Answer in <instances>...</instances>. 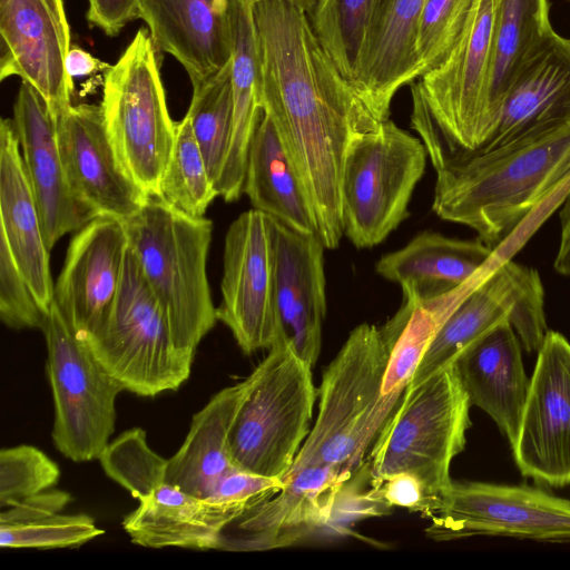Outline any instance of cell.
<instances>
[{
	"mask_svg": "<svg viewBox=\"0 0 570 570\" xmlns=\"http://www.w3.org/2000/svg\"><path fill=\"white\" fill-rule=\"evenodd\" d=\"M261 102L312 209L316 235L334 249L344 235L345 153L377 121L320 42L308 13L287 0H254Z\"/></svg>",
	"mask_w": 570,
	"mask_h": 570,
	"instance_id": "1",
	"label": "cell"
},
{
	"mask_svg": "<svg viewBox=\"0 0 570 570\" xmlns=\"http://www.w3.org/2000/svg\"><path fill=\"white\" fill-rule=\"evenodd\" d=\"M570 185V127L533 142L476 151L436 170L433 212L494 249L534 209Z\"/></svg>",
	"mask_w": 570,
	"mask_h": 570,
	"instance_id": "2",
	"label": "cell"
},
{
	"mask_svg": "<svg viewBox=\"0 0 570 570\" xmlns=\"http://www.w3.org/2000/svg\"><path fill=\"white\" fill-rule=\"evenodd\" d=\"M129 248L166 315L176 346L194 358L217 320L207 278L213 223L188 216L158 196L124 219Z\"/></svg>",
	"mask_w": 570,
	"mask_h": 570,
	"instance_id": "3",
	"label": "cell"
},
{
	"mask_svg": "<svg viewBox=\"0 0 570 570\" xmlns=\"http://www.w3.org/2000/svg\"><path fill=\"white\" fill-rule=\"evenodd\" d=\"M470 406L453 363L407 386L374 440L373 487L409 473L421 482L430 504L452 482L450 465L464 450Z\"/></svg>",
	"mask_w": 570,
	"mask_h": 570,
	"instance_id": "4",
	"label": "cell"
},
{
	"mask_svg": "<svg viewBox=\"0 0 570 570\" xmlns=\"http://www.w3.org/2000/svg\"><path fill=\"white\" fill-rule=\"evenodd\" d=\"M391 347L383 326L364 323L350 333L323 372L316 422L288 472L315 464L352 476L370 445Z\"/></svg>",
	"mask_w": 570,
	"mask_h": 570,
	"instance_id": "5",
	"label": "cell"
},
{
	"mask_svg": "<svg viewBox=\"0 0 570 570\" xmlns=\"http://www.w3.org/2000/svg\"><path fill=\"white\" fill-rule=\"evenodd\" d=\"M249 377L230 433L232 460L238 469L283 480L312 429V367L279 342Z\"/></svg>",
	"mask_w": 570,
	"mask_h": 570,
	"instance_id": "6",
	"label": "cell"
},
{
	"mask_svg": "<svg viewBox=\"0 0 570 570\" xmlns=\"http://www.w3.org/2000/svg\"><path fill=\"white\" fill-rule=\"evenodd\" d=\"M99 106L122 167L147 196H158L176 121L168 111L157 50L146 29L137 31L104 72Z\"/></svg>",
	"mask_w": 570,
	"mask_h": 570,
	"instance_id": "7",
	"label": "cell"
},
{
	"mask_svg": "<svg viewBox=\"0 0 570 570\" xmlns=\"http://www.w3.org/2000/svg\"><path fill=\"white\" fill-rule=\"evenodd\" d=\"M426 156L422 140L390 118L351 140L341 177V208L344 235L355 247L380 244L409 216Z\"/></svg>",
	"mask_w": 570,
	"mask_h": 570,
	"instance_id": "8",
	"label": "cell"
},
{
	"mask_svg": "<svg viewBox=\"0 0 570 570\" xmlns=\"http://www.w3.org/2000/svg\"><path fill=\"white\" fill-rule=\"evenodd\" d=\"M83 340L102 367L136 395L177 391L190 375L194 358L176 346L164 309L130 248L107 318Z\"/></svg>",
	"mask_w": 570,
	"mask_h": 570,
	"instance_id": "9",
	"label": "cell"
},
{
	"mask_svg": "<svg viewBox=\"0 0 570 570\" xmlns=\"http://www.w3.org/2000/svg\"><path fill=\"white\" fill-rule=\"evenodd\" d=\"M52 392V441L67 459H98L116 424V399L122 386L102 367L87 342L77 336L52 304L41 328Z\"/></svg>",
	"mask_w": 570,
	"mask_h": 570,
	"instance_id": "10",
	"label": "cell"
},
{
	"mask_svg": "<svg viewBox=\"0 0 570 570\" xmlns=\"http://www.w3.org/2000/svg\"><path fill=\"white\" fill-rule=\"evenodd\" d=\"M424 515L435 541L490 535L570 543V500L524 484L452 481Z\"/></svg>",
	"mask_w": 570,
	"mask_h": 570,
	"instance_id": "11",
	"label": "cell"
},
{
	"mask_svg": "<svg viewBox=\"0 0 570 570\" xmlns=\"http://www.w3.org/2000/svg\"><path fill=\"white\" fill-rule=\"evenodd\" d=\"M504 321L510 322L528 352L539 351L548 332L543 284L537 269L512 261L499 266L445 320L410 385L451 365L464 350Z\"/></svg>",
	"mask_w": 570,
	"mask_h": 570,
	"instance_id": "12",
	"label": "cell"
},
{
	"mask_svg": "<svg viewBox=\"0 0 570 570\" xmlns=\"http://www.w3.org/2000/svg\"><path fill=\"white\" fill-rule=\"evenodd\" d=\"M217 320L250 355L279 342L267 215L249 209L229 226L224 244Z\"/></svg>",
	"mask_w": 570,
	"mask_h": 570,
	"instance_id": "13",
	"label": "cell"
},
{
	"mask_svg": "<svg viewBox=\"0 0 570 570\" xmlns=\"http://www.w3.org/2000/svg\"><path fill=\"white\" fill-rule=\"evenodd\" d=\"M521 474L538 484H570V343L548 331L538 351L518 439Z\"/></svg>",
	"mask_w": 570,
	"mask_h": 570,
	"instance_id": "14",
	"label": "cell"
},
{
	"mask_svg": "<svg viewBox=\"0 0 570 570\" xmlns=\"http://www.w3.org/2000/svg\"><path fill=\"white\" fill-rule=\"evenodd\" d=\"M351 476L330 465H306L288 472L285 487L224 529L217 550L267 551L306 540L334 517L337 499Z\"/></svg>",
	"mask_w": 570,
	"mask_h": 570,
	"instance_id": "15",
	"label": "cell"
},
{
	"mask_svg": "<svg viewBox=\"0 0 570 570\" xmlns=\"http://www.w3.org/2000/svg\"><path fill=\"white\" fill-rule=\"evenodd\" d=\"M70 48L63 0H0V80L21 78L55 118L72 105L73 79L66 70Z\"/></svg>",
	"mask_w": 570,
	"mask_h": 570,
	"instance_id": "16",
	"label": "cell"
},
{
	"mask_svg": "<svg viewBox=\"0 0 570 570\" xmlns=\"http://www.w3.org/2000/svg\"><path fill=\"white\" fill-rule=\"evenodd\" d=\"M128 248L124 222L105 215L70 239L53 285V304L77 336L92 335L107 318L121 285Z\"/></svg>",
	"mask_w": 570,
	"mask_h": 570,
	"instance_id": "17",
	"label": "cell"
},
{
	"mask_svg": "<svg viewBox=\"0 0 570 570\" xmlns=\"http://www.w3.org/2000/svg\"><path fill=\"white\" fill-rule=\"evenodd\" d=\"M267 222L279 342L313 367L326 313L325 246L316 234L301 233L271 216Z\"/></svg>",
	"mask_w": 570,
	"mask_h": 570,
	"instance_id": "18",
	"label": "cell"
},
{
	"mask_svg": "<svg viewBox=\"0 0 570 570\" xmlns=\"http://www.w3.org/2000/svg\"><path fill=\"white\" fill-rule=\"evenodd\" d=\"M57 139L75 194L99 216L121 220L148 196L122 167L106 131L100 106L71 105L57 118Z\"/></svg>",
	"mask_w": 570,
	"mask_h": 570,
	"instance_id": "19",
	"label": "cell"
},
{
	"mask_svg": "<svg viewBox=\"0 0 570 570\" xmlns=\"http://www.w3.org/2000/svg\"><path fill=\"white\" fill-rule=\"evenodd\" d=\"M49 250L66 234L99 216L75 194L57 139L56 118L36 89L21 81L11 118Z\"/></svg>",
	"mask_w": 570,
	"mask_h": 570,
	"instance_id": "20",
	"label": "cell"
},
{
	"mask_svg": "<svg viewBox=\"0 0 570 570\" xmlns=\"http://www.w3.org/2000/svg\"><path fill=\"white\" fill-rule=\"evenodd\" d=\"M569 127L570 38L556 32L513 83L494 132L478 151L533 142Z\"/></svg>",
	"mask_w": 570,
	"mask_h": 570,
	"instance_id": "21",
	"label": "cell"
},
{
	"mask_svg": "<svg viewBox=\"0 0 570 570\" xmlns=\"http://www.w3.org/2000/svg\"><path fill=\"white\" fill-rule=\"evenodd\" d=\"M157 51L171 55L197 87L232 59L229 0H139Z\"/></svg>",
	"mask_w": 570,
	"mask_h": 570,
	"instance_id": "22",
	"label": "cell"
},
{
	"mask_svg": "<svg viewBox=\"0 0 570 570\" xmlns=\"http://www.w3.org/2000/svg\"><path fill=\"white\" fill-rule=\"evenodd\" d=\"M0 242L9 249L41 308L53 304V282L39 209L12 119L0 122Z\"/></svg>",
	"mask_w": 570,
	"mask_h": 570,
	"instance_id": "23",
	"label": "cell"
},
{
	"mask_svg": "<svg viewBox=\"0 0 570 570\" xmlns=\"http://www.w3.org/2000/svg\"><path fill=\"white\" fill-rule=\"evenodd\" d=\"M453 365L470 404L488 413L513 448L530 380L523 368L520 340L510 322L498 324L476 340Z\"/></svg>",
	"mask_w": 570,
	"mask_h": 570,
	"instance_id": "24",
	"label": "cell"
},
{
	"mask_svg": "<svg viewBox=\"0 0 570 570\" xmlns=\"http://www.w3.org/2000/svg\"><path fill=\"white\" fill-rule=\"evenodd\" d=\"M246 510L196 497L165 482L124 518L122 528L132 543L146 548L217 550L226 525Z\"/></svg>",
	"mask_w": 570,
	"mask_h": 570,
	"instance_id": "25",
	"label": "cell"
},
{
	"mask_svg": "<svg viewBox=\"0 0 570 570\" xmlns=\"http://www.w3.org/2000/svg\"><path fill=\"white\" fill-rule=\"evenodd\" d=\"M425 0H387L362 52L353 87L377 121L396 91L422 76L415 37Z\"/></svg>",
	"mask_w": 570,
	"mask_h": 570,
	"instance_id": "26",
	"label": "cell"
},
{
	"mask_svg": "<svg viewBox=\"0 0 570 570\" xmlns=\"http://www.w3.org/2000/svg\"><path fill=\"white\" fill-rule=\"evenodd\" d=\"M492 272L482 266L470 279L441 296L416 302L404 298L397 313L383 326L392 338L383 380L367 441L374 442L382 425L410 385L435 334L456 306Z\"/></svg>",
	"mask_w": 570,
	"mask_h": 570,
	"instance_id": "27",
	"label": "cell"
},
{
	"mask_svg": "<svg viewBox=\"0 0 570 570\" xmlns=\"http://www.w3.org/2000/svg\"><path fill=\"white\" fill-rule=\"evenodd\" d=\"M492 250L478 238L458 239L426 230L404 247L382 256L375 272L397 283L403 298L422 302L465 283L484 265Z\"/></svg>",
	"mask_w": 570,
	"mask_h": 570,
	"instance_id": "28",
	"label": "cell"
},
{
	"mask_svg": "<svg viewBox=\"0 0 570 570\" xmlns=\"http://www.w3.org/2000/svg\"><path fill=\"white\" fill-rule=\"evenodd\" d=\"M249 385L248 375L217 392L193 416L183 444L168 460L167 483L207 498L217 480L236 468L230 455V433Z\"/></svg>",
	"mask_w": 570,
	"mask_h": 570,
	"instance_id": "29",
	"label": "cell"
},
{
	"mask_svg": "<svg viewBox=\"0 0 570 570\" xmlns=\"http://www.w3.org/2000/svg\"><path fill=\"white\" fill-rule=\"evenodd\" d=\"M254 0H229L232 22L233 135L218 196L235 202L244 193L247 155L263 111L253 18Z\"/></svg>",
	"mask_w": 570,
	"mask_h": 570,
	"instance_id": "30",
	"label": "cell"
},
{
	"mask_svg": "<svg viewBox=\"0 0 570 570\" xmlns=\"http://www.w3.org/2000/svg\"><path fill=\"white\" fill-rule=\"evenodd\" d=\"M244 193L254 209L305 234H316L314 216L276 128L263 110L247 155Z\"/></svg>",
	"mask_w": 570,
	"mask_h": 570,
	"instance_id": "31",
	"label": "cell"
},
{
	"mask_svg": "<svg viewBox=\"0 0 570 570\" xmlns=\"http://www.w3.org/2000/svg\"><path fill=\"white\" fill-rule=\"evenodd\" d=\"M554 33L549 0H495L490 65V108L495 128L513 83Z\"/></svg>",
	"mask_w": 570,
	"mask_h": 570,
	"instance_id": "32",
	"label": "cell"
},
{
	"mask_svg": "<svg viewBox=\"0 0 570 570\" xmlns=\"http://www.w3.org/2000/svg\"><path fill=\"white\" fill-rule=\"evenodd\" d=\"M387 0H317L311 21L342 75L355 80L362 52Z\"/></svg>",
	"mask_w": 570,
	"mask_h": 570,
	"instance_id": "33",
	"label": "cell"
},
{
	"mask_svg": "<svg viewBox=\"0 0 570 570\" xmlns=\"http://www.w3.org/2000/svg\"><path fill=\"white\" fill-rule=\"evenodd\" d=\"M186 116L216 188L233 135L232 59L215 76L193 87Z\"/></svg>",
	"mask_w": 570,
	"mask_h": 570,
	"instance_id": "34",
	"label": "cell"
},
{
	"mask_svg": "<svg viewBox=\"0 0 570 570\" xmlns=\"http://www.w3.org/2000/svg\"><path fill=\"white\" fill-rule=\"evenodd\" d=\"M217 196L190 121L185 116L175 126L174 146L158 197L188 216L204 217Z\"/></svg>",
	"mask_w": 570,
	"mask_h": 570,
	"instance_id": "35",
	"label": "cell"
},
{
	"mask_svg": "<svg viewBox=\"0 0 570 570\" xmlns=\"http://www.w3.org/2000/svg\"><path fill=\"white\" fill-rule=\"evenodd\" d=\"M98 460L106 475L138 501L166 482L168 460L151 450L141 428L120 433L108 443Z\"/></svg>",
	"mask_w": 570,
	"mask_h": 570,
	"instance_id": "36",
	"label": "cell"
},
{
	"mask_svg": "<svg viewBox=\"0 0 570 570\" xmlns=\"http://www.w3.org/2000/svg\"><path fill=\"white\" fill-rule=\"evenodd\" d=\"M86 513H57L24 524H0V546L7 549L77 548L104 534Z\"/></svg>",
	"mask_w": 570,
	"mask_h": 570,
	"instance_id": "37",
	"label": "cell"
},
{
	"mask_svg": "<svg viewBox=\"0 0 570 570\" xmlns=\"http://www.w3.org/2000/svg\"><path fill=\"white\" fill-rule=\"evenodd\" d=\"M474 0H425L415 50L422 76L441 63L455 45Z\"/></svg>",
	"mask_w": 570,
	"mask_h": 570,
	"instance_id": "38",
	"label": "cell"
},
{
	"mask_svg": "<svg viewBox=\"0 0 570 570\" xmlns=\"http://www.w3.org/2000/svg\"><path fill=\"white\" fill-rule=\"evenodd\" d=\"M60 478V469L45 452L21 444L0 451V508L51 489Z\"/></svg>",
	"mask_w": 570,
	"mask_h": 570,
	"instance_id": "39",
	"label": "cell"
},
{
	"mask_svg": "<svg viewBox=\"0 0 570 570\" xmlns=\"http://www.w3.org/2000/svg\"><path fill=\"white\" fill-rule=\"evenodd\" d=\"M46 313L17 267L9 249L0 242V318L16 331L42 328Z\"/></svg>",
	"mask_w": 570,
	"mask_h": 570,
	"instance_id": "40",
	"label": "cell"
},
{
	"mask_svg": "<svg viewBox=\"0 0 570 570\" xmlns=\"http://www.w3.org/2000/svg\"><path fill=\"white\" fill-rule=\"evenodd\" d=\"M284 487L285 482L281 479L267 478L234 468L217 480L205 499L249 509L272 498Z\"/></svg>",
	"mask_w": 570,
	"mask_h": 570,
	"instance_id": "41",
	"label": "cell"
},
{
	"mask_svg": "<svg viewBox=\"0 0 570 570\" xmlns=\"http://www.w3.org/2000/svg\"><path fill=\"white\" fill-rule=\"evenodd\" d=\"M72 501L70 493L62 490H46L1 509L0 524H24L60 513Z\"/></svg>",
	"mask_w": 570,
	"mask_h": 570,
	"instance_id": "42",
	"label": "cell"
},
{
	"mask_svg": "<svg viewBox=\"0 0 570 570\" xmlns=\"http://www.w3.org/2000/svg\"><path fill=\"white\" fill-rule=\"evenodd\" d=\"M372 494L387 507L405 508L424 513L429 505L421 482L412 474L399 473L374 488Z\"/></svg>",
	"mask_w": 570,
	"mask_h": 570,
	"instance_id": "43",
	"label": "cell"
},
{
	"mask_svg": "<svg viewBox=\"0 0 570 570\" xmlns=\"http://www.w3.org/2000/svg\"><path fill=\"white\" fill-rule=\"evenodd\" d=\"M86 18L107 36H117L130 21L140 18L139 0H88Z\"/></svg>",
	"mask_w": 570,
	"mask_h": 570,
	"instance_id": "44",
	"label": "cell"
},
{
	"mask_svg": "<svg viewBox=\"0 0 570 570\" xmlns=\"http://www.w3.org/2000/svg\"><path fill=\"white\" fill-rule=\"evenodd\" d=\"M109 66L78 46H71L66 58V70L71 79L90 76L98 71L105 72Z\"/></svg>",
	"mask_w": 570,
	"mask_h": 570,
	"instance_id": "45",
	"label": "cell"
},
{
	"mask_svg": "<svg viewBox=\"0 0 570 570\" xmlns=\"http://www.w3.org/2000/svg\"><path fill=\"white\" fill-rule=\"evenodd\" d=\"M560 243L553 267L562 276L570 277V190L560 209Z\"/></svg>",
	"mask_w": 570,
	"mask_h": 570,
	"instance_id": "46",
	"label": "cell"
},
{
	"mask_svg": "<svg viewBox=\"0 0 570 570\" xmlns=\"http://www.w3.org/2000/svg\"><path fill=\"white\" fill-rule=\"evenodd\" d=\"M287 1L294 3L295 6L302 8L303 10H305L309 17L313 14L315 7L317 4V0H287Z\"/></svg>",
	"mask_w": 570,
	"mask_h": 570,
	"instance_id": "47",
	"label": "cell"
}]
</instances>
